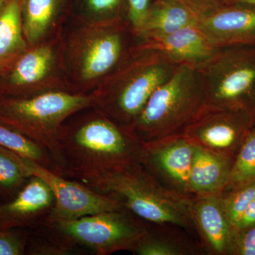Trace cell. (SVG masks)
<instances>
[{"mask_svg":"<svg viewBox=\"0 0 255 255\" xmlns=\"http://www.w3.org/2000/svg\"><path fill=\"white\" fill-rule=\"evenodd\" d=\"M80 112L67 119L60 130L62 177L87 185L112 171L140 162L142 142L98 109Z\"/></svg>","mask_w":255,"mask_h":255,"instance_id":"6da1fadb","label":"cell"},{"mask_svg":"<svg viewBox=\"0 0 255 255\" xmlns=\"http://www.w3.org/2000/svg\"><path fill=\"white\" fill-rule=\"evenodd\" d=\"M178 66L159 50L140 43L131 47L94 93V107L129 129L150 96L173 75Z\"/></svg>","mask_w":255,"mask_h":255,"instance_id":"7a4b0ae2","label":"cell"},{"mask_svg":"<svg viewBox=\"0 0 255 255\" xmlns=\"http://www.w3.org/2000/svg\"><path fill=\"white\" fill-rule=\"evenodd\" d=\"M86 186L113 198L147 222L177 225L197 238L191 217L194 196L165 187L140 162L112 171Z\"/></svg>","mask_w":255,"mask_h":255,"instance_id":"3957f363","label":"cell"},{"mask_svg":"<svg viewBox=\"0 0 255 255\" xmlns=\"http://www.w3.org/2000/svg\"><path fill=\"white\" fill-rule=\"evenodd\" d=\"M95 94L53 90L28 97L0 98V123L21 132L46 149L62 176L59 134L67 119L95 105Z\"/></svg>","mask_w":255,"mask_h":255,"instance_id":"277c9868","label":"cell"},{"mask_svg":"<svg viewBox=\"0 0 255 255\" xmlns=\"http://www.w3.org/2000/svg\"><path fill=\"white\" fill-rule=\"evenodd\" d=\"M206 106L198 69L179 65L150 96L129 130L142 142L183 133Z\"/></svg>","mask_w":255,"mask_h":255,"instance_id":"5b68a950","label":"cell"},{"mask_svg":"<svg viewBox=\"0 0 255 255\" xmlns=\"http://www.w3.org/2000/svg\"><path fill=\"white\" fill-rule=\"evenodd\" d=\"M197 69L207 105L255 117V45L219 48Z\"/></svg>","mask_w":255,"mask_h":255,"instance_id":"8992f818","label":"cell"},{"mask_svg":"<svg viewBox=\"0 0 255 255\" xmlns=\"http://www.w3.org/2000/svg\"><path fill=\"white\" fill-rule=\"evenodd\" d=\"M79 248L97 255L121 251L132 253L150 227L144 221L124 207L89 215L73 220H46Z\"/></svg>","mask_w":255,"mask_h":255,"instance_id":"52a82bcc","label":"cell"},{"mask_svg":"<svg viewBox=\"0 0 255 255\" xmlns=\"http://www.w3.org/2000/svg\"><path fill=\"white\" fill-rule=\"evenodd\" d=\"M130 33H133L130 24L122 18L100 21L85 28L72 50L79 79L87 83L107 78L130 49L127 48Z\"/></svg>","mask_w":255,"mask_h":255,"instance_id":"ba28073f","label":"cell"},{"mask_svg":"<svg viewBox=\"0 0 255 255\" xmlns=\"http://www.w3.org/2000/svg\"><path fill=\"white\" fill-rule=\"evenodd\" d=\"M255 127V117L250 112L207 105L183 133L196 146L235 158Z\"/></svg>","mask_w":255,"mask_h":255,"instance_id":"9c48e42d","label":"cell"},{"mask_svg":"<svg viewBox=\"0 0 255 255\" xmlns=\"http://www.w3.org/2000/svg\"><path fill=\"white\" fill-rule=\"evenodd\" d=\"M21 161L28 175L41 179L54 195V206L46 220L76 219L124 207L113 198L93 190L78 181L62 177L23 157Z\"/></svg>","mask_w":255,"mask_h":255,"instance_id":"30bf717a","label":"cell"},{"mask_svg":"<svg viewBox=\"0 0 255 255\" xmlns=\"http://www.w3.org/2000/svg\"><path fill=\"white\" fill-rule=\"evenodd\" d=\"M142 143L140 163L165 187L192 196L189 177L196 145L184 133Z\"/></svg>","mask_w":255,"mask_h":255,"instance_id":"8fae6325","label":"cell"},{"mask_svg":"<svg viewBox=\"0 0 255 255\" xmlns=\"http://www.w3.org/2000/svg\"><path fill=\"white\" fill-rule=\"evenodd\" d=\"M198 26L217 48L255 45V5L222 1L206 10Z\"/></svg>","mask_w":255,"mask_h":255,"instance_id":"7c38bea8","label":"cell"},{"mask_svg":"<svg viewBox=\"0 0 255 255\" xmlns=\"http://www.w3.org/2000/svg\"><path fill=\"white\" fill-rule=\"evenodd\" d=\"M55 197L46 183L32 176L14 199L0 203V229H31L51 214Z\"/></svg>","mask_w":255,"mask_h":255,"instance_id":"4fadbf2b","label":"cell"},{"mask_svg":"<svg viewBox=\"0 0 255 255\" xmlns=\"http://www.w3.org/2000/svg\"><path fill=\"white\" fill-rule=\"evenodd\" d=\"M191 217L204 254L229 255L234 231L223 209L221 195L194 196Z\"/></svg>","mask_w":255,"mask_h":255,"instance_id":"5bb4252c","label":"cell"},{"mask_svg":"<svg viewBox=\"0 0 255 255\" xmlns=\"http://www.w3.org/2000/svg\"><path fill=\"white\" fill-rule=\"evenodd\" d=\"M140 41V44L159 50L178 65L196 68L208 61L219 48L211 43L198 25Z\"/></svg>","mask_w":255,"mask_h":255,"instance_id":"9a60e30c","label":"cell"},{"mask_svg":"<svg viewBox=\"0 0 255 255\" xmlns=\"http://www.w3.org/2000/svg\"><path fill=\"white\" fill-rule=\"evenodd\" d=\"M209 9L189 0H154L135 36L148 39L195 26Z\"/></svg>","mask_w":255,"mask_h":255,"instance_id":"2e32d148","label":"cell"},{"mask_svg":"<svg viewBox=\"0 0 255 255\" xmlns=\"http://www.w3.org/2000/svg\"><path fill=\"white\" fill-rule=\"evenodd\" d=\"M55 61V52L50 45L32 47L13 65L9 78L11 90L23 95L20 97L53 90L43 82L53 73Z\"/></svg>","mask_w":255,"mask_h":255,"instance_id":"e0dca14e","label":"cell"},{"mask_svg":"<svg viewBox=\"0 0 255 255\" xmlns=\"http://www.w3.org/2000/svg\"><path fill=\"white\" fill-rule=\"evenodd\" d=\"M233 161V157L196 145L189 177L191 195H221L229 183Z\"/></svg>","mask_w":255,"mask_h":255,"instance_id":"ac0fdd59","label":"cell"},{"mask_svg":"<svg viewBox=\"0 0 255 255\" xmlns=\"http://www.w3.org/2000/svg\"><path fill=\"white\" fill-rule=\"evenodd\" d=\"M132 254L135 255H203L199 240L187 230L171 223H150Z\"/></svg>","mask_w":255,"mask_h":255,"instance_id":"d6986e66","label":"cell"},{"mask_svg":"<svg viewBox=\"0 0 255 255\" xmlns=\"http://www.w3.org/2000/svg\"><path fill=\"white\" fill-rule=\"evenodd\" d=\"M23 34L20 0H9L0 11V73L29 48Z\"/></svg>","mask_w":255,"mask_h":255,"instance_id":"ffe728a7","label":"cell"},{"mask_svg":"<svg viewBox=\"0 0 255 255\" xmlns=\"http://www.w3.org/2000/svg\"><path fill=\"white\" fill-rule=\"evenodd\" d=\"M56 7V0H25L21 15L28 46H37L44 38L54 20Z\"/></svg>","mask_w":255,"mask_h":255,"instance_id":"44dd1931","label":"cell"},{"mask_svg":"<svg viewBox=\"0 0 255 255\" xmlns=\"http://www.w3.org/2000/svg\"><path fill=\"white\" fill-rule=\"evenodd\" d=\"M28 231L26 255H70L80 248L46 223Z\"/></svg>","mask_w":255,"mask_h":255,"instance_id":"7402d4cb","label":"cell"},{"mask_svg":"<svg viewBox=\"0 0 255 255\" xmlns=\"http://www.w3.org/2000/svg\"><path fill=\"white\" fill-rule=\"evenodd\" d=\"M0 147L56 173V167L49 152L21 132L0 123Z\"/></svg>","mask_w":255,"mask_h":255,"instance_id":"603a6c76","label":"cell"},{"mask_svg":"<svg viewBox=\"0 0 255 255\" xmlns=\"http://www.w3.org/2000/svg\"><path fill=\"white\" fill-rule=\"evenodd\" d=\"M30 177L21 157L0 147V203L14 199Z\"/></svg>","mask_w":255,"mask_h":255,"instance_id":"cb8c5ba5","label":"cell"},{"mask_svg":"<svg viewBox=\"0 0 255 255\" xmlns=\"http://www.w3.org/2000/svg\"><path fill=\"white\" fill-rule=\"evenodd\" d=\"M255 181V127L248 132L233 161L226 190Z\"/></svg>","mask_w":255,"mask_h":255,"instance_id":"d4e9b609","label":"cell"},{"mask_svg":"<svg viewBox=\"0 0 255 255\" xmlns=\"http://www.w3.org/2000/svg\"><path fill=\"white\" fill-rule=\"evenodd\" d=\"M221 199L228 221L235 232L242 215L255 199V181L223 191Z\"/></svg>","mask_w":255,"mask_h":255,"instance_id":"484cf974","label":"cell"},{"mask_svg":"<svg viewBox=\"0 0 255 255\" xmlns=\"http://www.w3.org/2000/svg\"><path fill=\"white\" fill-rule=\"evenodd\" d=\"M28 229H0V255H26Z\"/></svg>","mask_w":255,"mask_h":255,"instance_id":"4316f807","label":"cell"},{"mask_svg":"<svg viewBox=\"0 0 255 255\" xmlns=\"http://www.w3.org/2000/svg\"><path fill=\"white\" fill-rule=\"evenodd\" d=\"M229 255H255V225L234 233Z\"/></svg>","mask_w":255,"mask_h":255,"instance_id":"83f0119b","label":"cell"},{"mask_svg":"<svg viewBox=\"0 0 255 255\" xmlns=\"http://www.w3.org/2000/svg\"><path fill=\"white\" fill-rule=\"evenodd\" d=\"M122 4V0H87L89 9L100 21L122 18L119 16Z\"/></svg>","mask_w":255,"mask_h":255,"instance_id":"f1b7e54d","label":"cell"},{"mask_svg":"<svg viewBox=\"0 0 255 255\" xmlns=\"http://www.w3.org/2000/svg\"><path fill=\"white\" fill-rule=\"evenodd\" d=\"M128 20L134 35L143 23L154 0H127Z\"/></svg>","mask_w":255,"mask_h":255,"instance_id":"f546056e","label":"cell"},{"mask_svg":"<svg viewBox=\"0 0 255 255\" xmlns=\"http://www.w3.org/2000/svg\"><path fill=\"white\" fill-rule=\"evenodd\" d=\"M255 225V199L248 206V209L242 215L241 219L238 221L235 228V232L251 227ZM234 232V233H235Z\"/></svg>","mask_w":255,"mask_h":255,"instance_id":"4dcf8cb0","label":"cell"},{"mask_svg":"<svg viewBox=\"0 0 255 255\" xmlns=\"http://www.w3.org/2000/svg\"><path fill=\"white\" fill-rule=\"evenodd\" d=\"M189 1L206 8L212 7V6H216V5L219 4V3L222 2L221 0H189Z\"/></svg>","mask_w":255,"mask_h":255,"instance_id":"1f68e13d","label":"cell"},{"mask_svg":"<svg viewBox=\"0 0 255 255\" xmlns=\"http://www.w3.org/2000/svg\"><path fill=\"white\" fill-rule=\"evenodd\" d=\"M223 3H244L255 5V0H221Z\"/></svg>","mask_w":255,"mask_h":255,"instance_id":"d6a6232c","label":"cell"},{"mask_svg":"<svg viewBox=\"0 0 255 255\" xmlns=\"http://www.w3.org/2000/svg\"><path fill=\"white\" fill-rule=\"evenodd\" d=\"M9 0H0V11L2 10L3 8Z\"/></svg>","mask_w":255,"mask_h":255,"instance_id":"836d02e7","label":"cell"}]
</instances>
